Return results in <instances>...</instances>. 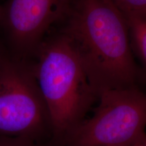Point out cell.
Returning <instances> with one entry per match:
<instances>
[{
	"instance_id": "obj_9",
	"label": "cell",
	"mask_w": 146,
	"mask_h": 146,
	"mask_svg": "<svg viewBox=\"0 0 146 146\" xmlns=\"http://www.w3.org/2000/svg\"><path fill=\"white\" fill-rule=\"evenodd\" d=\"M134 146H146V135L144 136Z\"/></svg>"
},
{
	"instance_id": "obj_7",
	"label": "cell",
	"mask_w": 146,
	"mask_h": 146,
	"mask_svg": "<svg viewBox=\"0 0 146 146\" xmlns=\"http://www.w3.org/2000/svg\"><path fill=\"white\" fill-rule=\"evenodd\" d=\"M121 13L145 12L146 0H108Z\"/></svg>"
},
{
	"instance_id": "obj_5",
	"label": "cell",
	"mask_w": 146,
	"mask_h": 146,
	"mask_svg": "<svg viewBox=\"0 0 146 146\" xmlns=\"http://www.w3.org/2000/svg\"><path fill=\"white\" fill-rule=\"evenodd\" d=\"M74 0H8L0 5V45L21 59L33 58L51 28Z\"/></svg>"
},
{
	"instance_id": "obj_8",
	"label": "cell",
	"mask_w": 146,
	"mask_h": 146,
	"mask_svg": "<svg viewBox=\"0 0 146 146\" xmlns=\"http://www.w3.org/2000/svg\"><path fill=\"white\" fill-rule=\"evenodd\" d=\"M0 146H36L35 141L27 139L0 138Z\"/></svg>"
},
{
	"instance_id": "obj_6",
	"label": "cell",
	"mask_w": 146,
	"mask_h": 146,
	"mask_svg": "<svg viewBox=\"0 0 146 146\" xmlns=\"http://www.w3.org/2000/svg\"><path fill=\"white\" fill-rule=\"evenodd\" d=\"M122 14L127 23L133 52L146 68V11Z\"/></svg>"
},
{
	"instance_id": "obj_1",
	"label": "cell",
	"mask_w": 146,
	"mask_h": 146,
	"mask_svg": "<svg viewBox=\"0 0 146 146\" xmlns=\"http://www.w3.org/2000/svg\"><path fill=\"white\" fill-rule=\"evenodd\" d=\"M59 31L75 50L97 95L137 86L129 30L121 12L108 0H74Z\"/></svg>"
},
{
	"instance_id": "obj_3",
	"label": "cell",
	"mask_w": 146,
	"mask_h": 146,
	"mask_svg": "<svg viewBox=\"0 0 146 146\" xmlns=\"http://www.w3.org/2000/svg\"><path fill=\"white\" fill-rule=\"evenodd\" d=\"M47 127L50 117L32 62L0 45V138L35 141Z\"/></svg>"
},
{
	"instance_id": "obj_2",
	"label": "cell",
	"mask_w": 146,
	"mask_h": 146,
	"mask_svg": "<svg viewBox=\"0 0 146 146\" xmlns=\"http://www.w3.org/2000/svg\"><path fill=\"white\" fill-rule=\"evenodd\" d=\"M33 59L51 129L64 139L84 120L98 96L75 50L59 31L47 35Z\"/></svg>"
},
{
	"instance_id": "obj_4",
	"label": "cell",
	"mask_w": 146,
	"mask_h": 146,
	"mask_svg": "<svg viewBox=\"0 0 146 146\" xmlns=\"http://www.w3.org/2000/svg\"><path fill=\"white\" fill-rule=\"evenodd\" d=\"M64 138L66 146H134L146 135V94L137 86L112 89Z\"/></svg>"
}]
</instances>
